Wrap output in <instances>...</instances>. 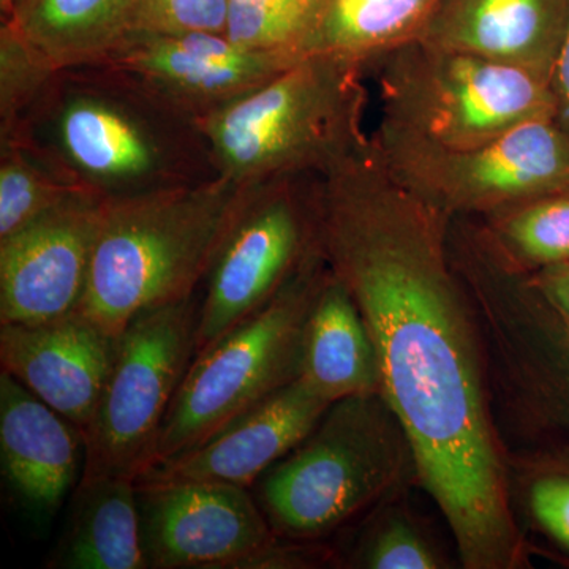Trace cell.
Masks as SVG:
<instances>
[{
	"instance_id": "cell-1",
	"label": "cell",
	"mask_w": 569,
	"mask_h": 569,
	"mask_svg": "<svg viewBox=\"0 0 569 569\" xmlns=\"http://www.w3.org/2000/svg\"><path fill=\"white\" fill-rule=\"evenodd\" d=\"M318 241L361 310L417 482L467 569L529 567L509 456L493 417L485 339L451 260V217L396 181L369 140L317 176Z\"/></svg>"
},
{
	"instance_id": "cell-2",
	"label": "cell",
	"mask_w": 569,
	"mask_h": 569,
	"mask_svg": "<svg viewBox=\"0 0 569 569\" xmlns=\"http://www.w3.org/2000/svg\"><path fill=\"white\" fill-rule=\"evenodd\" d=\"M247 189L216 174L107 198L78 312L119 337L141 312L197 296Z\"/></svg>"
},
{
	"instance_id": "cell-3",
	"label": "cell",
	"mask_w": 569,
	"mask_h": 569,
	"mask_svg": "<svg viewBox=\"0 0 569 569\" xmlns=\"http://www.w3.org/2000/svg\"><path fill=\"white\" fill-rule=\"evenodd\" d=\"M362 67L309 54L194 122L213 173L241 186L323 174L369 140Z\"/></svg>"
},
{
	"instance_id": "cell-4",
	"label": "cell",
	"mask_w": 569,
	"mask_h": 569,
	"mask_svg": "<svg viewBox=\"0 0 569 569\" xmlns=\"http://www.w3.org/2000/svg\"><path fill=\"white\" fill-rule=\"evenodd\" d=\"M417 481L406 430L381 392L336 400L252 486L277 537L325 542Z\"/></svg>"
},
{
	"instance_id": "cell-5",
	"label": "cell",
	"mask_w": 569,
	"mask_h": 569,
	"mask_svg": "<svg viewBox=\"0 0 569 569\" xmlns=\"http://www.w3.org/2000/svg\"><path fill=\"white\" fill-rule=\"evenodd\" d=\"M99 70L100 78L61 71L33 114L50 123L51 151L40 148L59 167L104 198L211 178L197 168L209 153L192 121Z\"/></svg>"
},
{
	"instance_id": "cell-6",
	"label": "cell",
	"mask_w": 569,
	"mask_h": 569,
	"mask_svg": "<svg viewBox=\"0 0 569 569\" xmlns=\"http://www.w3.org/2000/svg\"><path fill=\"white\" fill-rule=\"evenodd\" d=\"M449 253L466 283L489 369L530 445H569V320L477 220H458Z\"/></svg>"
},
{
	"instance_id": "cell-7",
	"label": "cell",
	"mask_w": 569,
	"mask_h": 569,
	"mask_svg": "<svg viewBox=\"0 0 569 569\" xmlns=\"http://www.w3.org/2000/svg\"><path fill=\"white\" fill-rule=\"evenodd\" d=\"M367 77L377 81L378 127L443 148H473L553 118L545 78L422 40L381 56Z\"/></svg>"
},
{
	"instance_id": "cell-8",
	"label": "cell",
	"mask_w": 569,
	"mask_h": 569,
	"mask_svg": "<svg viewBox=\"0 0 569 569\" xmlns=\"http://www.w3.org/2000/svg\"><path fill=\"white\" fill-rule=\"evenodd\" d=\"M328 272L320 249L268 305L194 356L148 467L198 447L301 376L307 320Z\"/></svg>"
},
{
	"instance_id": "cell-9",
	"label": "cell",
	"mask_w": 569,
	"mask_h": 569,
	"mask_svg": "<svg viewBox=\"0 0 569 569\" xmlns=\"http://www.w3.org/2000/svg\"><path fill=\"white\" fill-rule=\"evenodd\" d=\"M373 151L389 174L448 217H482L526 198L569 189V141L553 118L496 140L451 149L378 127Z\"/></svg>"
},
{
	"instance_id": "cell-10",
	"label": "cell",
	"mask_w": 569,
	"mask_h": 569,
	"mask_svg": "<svg viewBox=\"0 0 569 569\" xmlns=\"http://www.w3.org/2000/svg\"><path fill=\"white\" fill-rule=\"evenodd\" d=\"M200 299L146 310L118 340V355L91 425L86 427L82 477L137 479L157 440L197 348Z\"/></svg>"
},
{
	"instance_id": "cell-11",
	"label": "cell",
	"mask_w": 569,
	"mask_h": 569,
	"mask_svg": "<svg viewBox=\"0 0 569 569\" xmlns=\"http://www.w3.org/2000/svg\"><path fill=\"white\" fill-rule=\"evenodd\" d=\"M318 174L253 183L200 299L194 356L268 305L317 253Z\"/></svg>"
},
{
	"instance_id": "cell-12",
	"label": "cell",
	"mask_w": 569,
	"mask_h": 569,
	"mask_svg": "<svg viewBox=\"0 0 569 569\" xmlns=\"http://www.w3.org/2000/svg\"><path fill=\"white\" fill-rule=\"evenodd\" d=\"M149 569H233L274 545L252 490L220 481L134 482Z\"/></svg>"
},
{
	"instance_id": "cell-13",
	"label": "cell",
	"mask_w": 569,
	"mask_h": 569,
	"mask_svg": "<svg viewBox=\"0 0 569 569\" xmlns=\"http://www.w3.org/2000/svg\"><path fill=\"white\" fill-rule=\"evenodd\" d=\"M302 58L252 51L227 36L134 33L97 69L110 71L193 123Z\"/></svg>"
},
{
	"instance_id": "cell-14",
	"label": "cell",
	"mask_w": 569,
	"mask_h": 569,
	"mask_svg": "<svg viewBox=\"0 0 569 569\" xmlns=\"http://www.w3.org/2000/svg\"><path fill=\"white\" fill-rule=\"evenodd\" d=\"M104 200L82 187L0 239V325L39 323L80 309Z\"/></svg>"
},
{
	"instance_id": "cell-15",
	"label": "cell",
	"mask_w": 569,
	"mask_h": 569,
	"mask_svg": "<svg viewBox=\"0 0 569 569\" xmlns=\"http://www.w3.org/2000/svg\"><path fill=\"white\" fill-rule=\"evenodd\" d=\"M118 340L78 310L39 323L0 325V365L84 432L110 378Z\"/></svg>"
},
{
	"instance_id": "cell-16",
	"label": "cell",
	"mask_w": 569,
	"mask_h": 569,
	"mask_svg": "<svg viewBox=\"0 0 569 569\" xmlns=\"http://www.w3.org/2000/svg\"><path fill=\"white\" fill-rule=\"evenodd\" d=\"M329 406L307 381L296 378L203 443L146 468L134 482L220 481L252 489L316 427Z\"/></svg>"
},
{
	"instance_id": "cell-17",
	"label": "cell",
	"mask_w": 569,
	"mask_h": 569,
	"mask_svg": "<svg viewBox=\"0 0 569 569\" xmlns=\"http://www.w3.org/2000/svg\"><path fill=\"white\" fill-rule=\"evenodd\" d=\"M0 459L11 493L39 523L54 518L77 489L86 459L80 427L6 370L0 373Z\"/></svg>"
},
{
	"instance_id": "cell-18",
	"label": "cell",
	"mask_w": 569,
	"mask_h": 569,
	"mask_svg": "<svg viewBox=\"0 0 569 569\" xmlns=\"http://www.w3.org/2000/svg\"><path fill=\"white\" fill-rule=\"evenodd\" d=\"M569 0H440L418 40L550 80Z\"/></svg>"
},
{
	"instance_id": "cell-19",
	"label": "cell",
	"mask_w": 569,
	"mask_h": 569,
	"mask_svg": "<svg viewBox=\"0 0 569 569\" xmlns=\"http://www.w3.org/2000/svg\"><path fill=\"white\" fill-rule=\"evenodd\" d=\"M299 377L331 403L381 392L376 343L353 296L331 269L307 320Z\"/></svg>"
},
{
	"instance_id": "cell-20",
	"label": "cell",
	"mask_w": 569,
	"mask_h": 569,
	"mask_svg": "<svg viewBox=\"0 0 569 569\" xmlns=\"http://www.w3.org/2000/svg\"><path fill=\"white\" fill-rule=\"evenodd\" d=\"M47 568L149 569L133 478L81 477L66 530Z\"/></svg>"
},
{
	"instance_id": "cell-21",
	"label": "cell",
	"mask_w": 569,
	"mask_h": 569,
	"mask_svg": "<svg viewBox=\"0 0 569 569\" xmlns=\"http://www.w3.org/2000/svg\"><path fill=\"white\" fill-rule=\"evenodd\" d=\"M138 0H22L18 28L58 71L100 66L137 31Z\"/></svg>"
},
{
	"instance_id": "cell-22",
	"label": "cell",
	"mask_w": 569,
	"mask_h": 569,
	"mask_svg": "<svg viewBox=\"0 0 569 569\" xmlns=\"http://www.w3.org/2000/svg\"><path fill=\"white\" fill-rule=\"evenodd\" d=\"M440 0H325L310 54L369 70L387 52L418 40Z\"/></svg>"
},
{
	"instance_id": "cell-23",
	"label": "cell",
	"mask_w": 569,
	"mask_h": 569,
	"mask_svg": "<svg viewBox=\"0 0 569 569\" xmlns=\"http://www.w3.org/2000/svg\"><path fill=\"white\" fill-rule=\"evenodd\" d=\"M477 219L497 249L523 271L569 261V189L526 198Z\"/></svg>"
},
{
	"instance_id": "cell-24",
	"label": "cell",
	"mask_w": 569,
	"mask_h": 569,
	"mask_svg": "<svg viewBox=\"0 0 569 569\" xmlns=\"http://www.w3.org/2000/svg\"><path fill=\"white\" fill-rule=\"evenodd\" d=\"M31 137L0 142V239L82 189Z\"/></svg>"
},
{
	"instance_id": "cell-25",
	"label": "cell",
	"mask_w": 569,
	"mask_h": 569,
	"mask_svg": "<svg viewBox=\"0 0 569 569\" xmlns=\"http://www.w3.org/2000/svg\"><path fill=\"white\" fill-rule=\"evenodd\" d=\"M509 485L530 529L569 561V445H530L509 459Z\"/></svg>"
},
{
	"instance_id": "cell-26",
	"label": "cell",
	"mask_w": 569,
	"mask_h": 569,
	"mask_svg": "<svg viewBox=\"0 0 569 569\" xmlns=\"http://www.w3.org/2000/svg\"><path fill=\"white\" fill-rule=\"evenodd\" d=\"M397 498L361 519L353 542L336 552V565L362 569H441L447 556Z\"/></svg>"
},
{
	"instance_id": "cell-27",
	"label": "cell",
	"mask_w": 569,
	"mask_h": 569,
	"mask_svg": "<svg viewBox=\"0 0 569 569\" xmlns=\"http://www.w3.org/2000/svg\"><path fill=\"white\" fill-rule=\"evenodd\" d=\"M325 0H230L228 40L246 50L305 58Z\"/></svg>"
},
{
	"instance_id": "cell-28",
	"label": "cell",
	"mask_w": 569,
	"mask_h": 569,
	"mask_svg": "<svg viewBox=\"0 0 569 569\" xmlns=\"http://www.w3.org/2000/svg\"><path fill=\"white\" fill-rule=\"evenodd\" d=\"M59 73L14 21L0 26V141L24 133Z\"/></svg>"
},
{
	"instance_id": "cell-29",
	"label": "cell",
	"mask_w": 569,
	"mask_h": 569,
	"mask_svg": "<svg viewBox=\"0 0 569 569\" xmlns=\"http://www.w3.org/2000/svg\"><path fill=\"white\" fill-rule=\"evenodd\" d=\"M228 7L230 0H138L134 33L224 36Z\"/></svg>"
},
{
	"instance_id": "cell-30",
	"label": "cell",
	"mask_w": 569,
	"mask_h": 569,
	"mask_svg": "<svg viewBox=\"0 0 569 569\" xmlns=\"http://www.w3.org/2000/svg\"><path fill=\"white\" fill-rule=\"evenodd\" d=\"M549 84L553 99V121L569 141V21L563 43L550 73Z\"/></svg>"
},
{
	"instance_id": "cell-31",
	"label": "cell",
	"mask_w": 569,
	"mask_h": 569,
	"mask_svg": "<svg viewBox=\"0 0 569 569\" xmlns=\"http://www.w3.org/2000/svg\"><path fill=\"white\" fill-rule=\"evenodd\" d=\"M535 284L569 320V261L530 272Z\"/></svg>"
},
{
	"instance_id": "cell-32",
	"label": "cell",
	"mask_w": 569,
	"mask_h": 569,
	"mask_svg": "<svg viewBox=\"0 0 569 569\" xmlns=\"http://www.w3.org/2000/svg\"><path fill=\"white\" fill-rule=\"evenodd\" d=\"M21 2H22V0H21ZM21 2H20V6H21Z\"/></svg>"
}]
</instances>
